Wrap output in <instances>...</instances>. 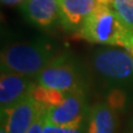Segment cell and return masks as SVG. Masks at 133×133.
<instances>
[{
    "instance_id": "5b68a950",
    "label": "cell",
    "mask_w": 133,
    "mask_h": 133,
    "mask_svg": "<svg viewBox=\"0 0 133 133\" xmlns=\"http://www.w3.org/2000/svg\"><path fill=\"white\" fill-rule=\"evenodd\" d=\"M90 108L84 90L70 92L60 104L45 109V122L64 128H79L88 123Z\"/></svg>"
},
{
    "instance_id": "d6986e66",
    "label": "cell",
    "mask_w": 133,
    "mask_h": 133,
    "mask_svg": "<svg viewBox=\"0 0 133 133\" xmlns=\"http://www.w3.org/2000/svg\"><path fill=\"white\" fill-rule=\"evenodd\" d=\"M130 133H133V128H132V130H131V132Z\"/></svg>"
},
{
    "instance_id": "2e32d148",
    "label": "cell",
    "mask_w": 133,
    "mask_h": 133,
    "mask_svg": "<svg viewBox=\"0 0 133 133\" xmlns=\"http://www.w3.org/2000/svg\"><path fill=\"white\" fill-rule=\"evenodd\" d=\"M97 3H100V5H105V6H110V7H112V0H97Z\"/></svg>"
},
{
    "instance_id": "3957f363",
    "label": "cell",
    "mask_w": 133,
    "mask_h": 133,
    "mask_svg": "<svg viewBox=\"0 0 133 133\" xmlns=\"http://www.w3.org/2000/svg\"><path fill=\"white\" fill-rule=\"evenodd\" d=\"M91 62L94 72L111 90H125L133 85V58L128 50L100 49Z\"/></svg>"
},
{
    "instance_id": "4fadbf2b",
    "label": "cell",
    "mask_w": 133,
    "mask_h": 133,
    "mask_svg": "<svg viewBox=\"0 0 133 133\" xmlns=\"http://www.w3.org/2000/svg\"><path fill=\"white\" fill-rule=\"evenodd\" d=\"M42 133H88V123L79 128H64L44 122Z\"/></svg>"
},
{
    "instance_id": "6da1fadb",
    "label": "cell",
    "mask_w": 133,
    "mask_h": 133,
    "mask_svg": "<svg viewBox=\"0 0 133 133\" xmlns=\"http://www.w3.org/2000/svg\"><path fill=\"white\" fill-rule=\"evenodd\" d=\"M78 36L91 43L122 47L128 51L133 44V28L127 26L112 7L100 3L78 30Z\"/></svg>"
},
{
    "instance_id": "7a4b0ae2",
    "label": "cell",
    "mask_w": 133,
    "mask_h": 133,
    "mask_svg": "<svg viewBox=\"0 0 133 133\" xmlns=\"http://www.w3.org/2000/svg\"><path fill=\"white\" fill-rule=\"evenodd\" d=\"M56 55L51 44L42 40L14 43L1 52V73L36 77Z\"/></svg>"
},
{
    "instance_id": "8fae6325",
    "label": "cell",
    "mask_w": 133,
    "mask_h": 133,
    "mask_svg": "<svg viewBox=\"0 0 133 133\" xmlns=\"http://www.w3.org/2000/svg\"><path fill=\"white\" fill-rule=\"evenodd\" d=\"M70 92H62L59 90L50 89L47 87L35 83L30 91L31 97L36 100L43 109H50L63 101Z\"/></svg>"
},
{
    "instance_id": "9c48e42d",
    "label": "cell",
    "mask_w": 133,
    "mask_h": 133,
    "mask_svg": "<svg viewBox=\"0 0 133 133\" xmlns=\"http://www.w3.org/2000/svg\"><path fill=\"white\" fill-rule=\"evenodd\" d=\"M60 23L68 31H78L94 10L97 0H58Z\"/></svg>"
},
{
    "instance_id": "277c9868",
    "label": "cell",
    "mask_w": 133,
    "mask_h": 133,
    "mask_svg": "<svg viewBox=\"0 0 133 133\" xmlns=\"http://www.w3.org/2000/svg\"><path fill=\"white\" fill-rule=\"evenodd\" d=\"M36 83L62 92L84 90V77L76 59L68 53L56 55L35 77Z\"/></svg>"
},
{
    "instance_id": "7c38bea8",
    "label": "cell",
    "mask_w": 133,
    "mask_h": 133,
    "mask_svg": "<svg viewBox=\"0 0 133 133\" xmlns=\"http://www.w3.org/2000/svg\"><path fill=\"white\" fill-rule=\"evenodd\" d=\"M112 8L127 26L133 28V0H112Z\"/></svg>"
},
{
    "instance_id": "e0dca14e",
    "label": "cell",
    "mask_w": 133,
    "mask_h": 133,
    "mask_svg": "<svg viewBox=\"0 0 133 133\" xmlns=\"http://www.w3.org/2000/svg\"><path fill=\"white\" fill-rule=\"evenodd\" d=\"M0 133H7L6 125H5V123H2V122H1V125H0Z\"/></svg>"
},
{
    "instance_id": "9a60e30c",
    "label": "cell",
    "mask_w": 133,
    "mask_h": 133,
    "mask_svg": "<svg viewBox=\"0 0 133 133\" xmlns=\"http://www.w3.org/2000/svg\"><path fill=\"white\" fill-rule=\"evenodd\" d=\"M27 0H1L2 3L8 6H14V5H22L23 2H26Z\"/></svg>"
},
{
    "instance_id": "52a82bcc",
    "label": "cell",
    "mask_w": 133,
    "mask_h": 133,
    "mask_svg": "<svg viewBox=\"0 0 133 133\" xmlns=\"http://www.w3.org/2000/svg\"><path fill=\"white\" fill-rule=\"evenodd\" d=\"M36 81L30 77L17 73H1L0 78V113L10 111L30 94Z\"/></svg>"
},
{
    "instance_id": "8992f818",
    "label": "cell",
    "mask_w": 133,
    "mask_h": 133,
    "mask_svg": "<svg viewBox=\"0 0 133 133\" xmlns=\"http://www.w3.org/2000/svg\"><path fill=\"white\" fill-rule=\"evenodd\" d=\"M42 110L31 94H28L10 111L1 113V122L5 123L7 133H27Z\"/></svg>"
},
{
    "instance_id": "30bf717a",
    "label": "cell",
    "mask_w": 133,
    "mask_h": 133,
    "mask_svg": "<svg viewBox=\"0 0 133 133\" xmlns=\"http://www.w3.org/2000/svg\"><path fill=\"white\" fill-rule=\"evenodd\" d=\"M118 114L107 102H98L90 108L88 133H115Z\"/></svg>"
},
{
    "instance_id": "5bb4252c",
    "label": "cell",
    "mask_w": 133,
    "mask_h": 133,
    "mask_svg": "<svg viewBox=\"0 0 133 133\" xmlns=\"http://www.w3.org/2000/svg\"><path fill=\"white\" fill-rule=\"evenodd\" d=\"M44 122H45V109H43L39 113V115L37 116V119L32 123L30 129L27 131V133H42Z\"/></svg>"
},
{
    "instance_id": "ba28073f",
    "label": "cell",
    "mask_w": 133,
    "mask_h": 133,
    "mask_svg": "<svg viewBox=\"0 0 133 133\" xmlns=\"http://www.w3.org/2000/svg\"><path fill=\"white\" fill-rule=\"evenodd\" d=\"M20 9L26 19L40 28H50L60 22L58 0H27Z\"/></svg>"
},
{
    "instance_id": "ac0fdd59",
    "label": "cell",
    "mask_w": 133,
    "mask_h": 133,
    "mask_svg": "<svg viewBox=\"0 0 133 133\" xmlns=\"http://www.w3.org/2000/svg\"><path fill=\"white\" fill-rule=\"evenodd\" d=\"M129 52H130V55L132 56V58H133V44L131 45V48L129 49Z\"/></svg>"
}]
</instances>
